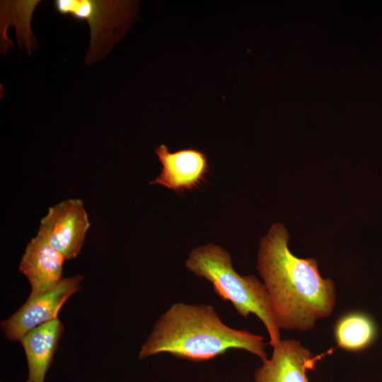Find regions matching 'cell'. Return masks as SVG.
I'll return each mask as SVG.
<instances>
[{"label": "cell", "mask_w": 382, "mask_h": 382, "mask_svg": "<svg viewBox=\"0 0 382 382\" xmlns=\"http://www.w3.org/2000/svg\"><path fill=\"white\" fill-rule=\"evenodd\" d=\"M283 224H272L260 239L257 268L279 328L307 331L332 313L335 284L321 277L316 259L295 256Z\"/></svg>", "instance_id": "6da1fadb"}, {"label": "cell", "mask_w": 382, "mask_h": 382, "mask_svg": "<svg viewBox=\"0 0 382 382\" xmlns=\"http://www.w3.org/2000/svg\"><path fill=\"white\" fill-rule=\"evenodd\" d=\"M261 335L226 325L208 304H172L156 322L142 345L139 359L168 353L194 362L209 361L231 349H240L267 359Z\"/></svg>", "instance_id": "7a4b0ae2"}, {"label": "cell", "mask_w": 382, "mask_h": 382, "mask_svg": "<svg viewBox=\"0 0 382 382\" xmlns=\"http://www.w3.org/2000/svg\"><path fill=\"white\" fill-rule=\"evenodd\" d=\"M185 267L195 275L209 281L214 292L229 301L243 318L255 315L264 324L274 347L281 341L279 327L265 286L253 275L242 276L233 267L231 255L214 243L192 250Z\"/></svg>", "instance_id": "3957f363"}, {"label": "cell", "mask_w": 382, "mask_h": 382, "mask_svg": "<svg viewBox=\"0 0 382 382\" xmlns=\"http://www.w3.org/2000/svg\"><path fill=\"white\" fill-rule=\"evenodd\" d=\"M133 2L115 0H56L57 13L86 21L90 45L85 61L94 63L103 57L125 31L131 21Z\"/></svg>", "instance_id": "277c9868"}, {"label": "cell", "mask_w": 382, "mask_h": 382, "mask_svg": "<svg viewBox=\"0 0 382 382\" xmlns=\"http://www.w3.org/2000/svg\"><path fill=\"white\" fill-rule=\"evenodd\" d=\"M89 227L83 201L69 199L49 208L40 220L37 235L66 260L79 255Z\"/></svg>", "instance_id": "5b68a950"}, {"label": "cell", "mask_w": 382, "mask_h": 382, "mask_svg": "<svg viewBox=\"0 0 382 382\" xmlns=\"http://www.w3.org/2000/svg\"><path fill=\"white\" fill-rule=\"evenodd\" d=\"M83 279L81 275L63 278L52 289L29 296L13 315L1 323L6 337L11 341H20L30 330L58 318L64 303L81 289Z\"/></svg>", "instance_id": "8992f818"}, {"label": "cell", "mask_w": 382, "mask_h": 382, "mask_svg": "<svg viewBox=\"0 0 382 382\" xmlns=\"http://www.w3.org/2000/svg\"><path fill=\"white\" fill-rule=\"evenodd\" d=\"M161 164L160 175L149 183L176 192L198 187L209 172L208 158L199 149L188 148L170 152L165 144L155 149Z\"/></svg>", "instance_id": "52a82bcc"}, {"label": "cell", "mask_w": 382, "mask_h": 382, "mask_svg": "<svg viewBox=\"0 0 382 382\" xmlns=\"http://www.w3.org/2000/svg\"><path fill=\"white\" fill-rule=\"evenodd\" d=\"M316 361V358L299 341L281 340L273 347L271 358L255 370L253 382H308L306 372Z\"/></svg>", "instance_id": "ba28073f"}, {"label": "cell", "mask_w": 382, "mask_h": 382, "mask_svg": "<svg viewBox=\"0 0 382 382\" xmlns=\"http://www.w3.org/2000/svg\"><path fill=\"white\" fill-rule=\"evenodd\" d=\"M64 257L39 236L25 247L19 271L30 285V297L42 294L57 286L62 278Z\"/></svg>", "instance_id": "9c48e42d"}, {"label": "cell", "mask_w": 382, "mask_h": 382, "mask_svg": "<svg viewBox=\"0 0 382 382\" xmlns=\"http://www.w3.org/2000/svg\"><path fill=\"white\" fill-rule=\"evenodd\" d=\"M62 331V324L56 318L30 330L21 338L20 342L28 367L26 382H45Z\"/></svg>", "instance_id": "30bf717a"}, {"label": "cell", "mask_w": 382, "mask_h": 382, "mask_svg": "<svg viewBox=\"0 0 382 382\" xmlns=\"http://www.w3.org/2000/svg\"><path fill=\"white\" fill-rule=\"evenodd\" d=\"M334 332L340 348L357 352L368 347L374 341L377 332L371 317L364 313L352 312L337 320Z\"/></svg>", "instance_id": "8fae6325"}]
</instances>
